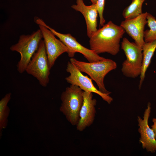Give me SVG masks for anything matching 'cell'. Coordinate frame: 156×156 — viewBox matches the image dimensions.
Segmentation results:
<instances>
[{
	"label": "cell",
	"instance_id": "6da1fadb",
	"mask_svg": "<svg viewBox=\"0 0 156 156\" xmlns=\"http://www.w3.org/2000/svg\"><path fill=\"white\" fill-rule=\"evenodd\" d=\"M125 32L120 25L109 21L89 38L90 49L98 55L106 53L115 55L120 51V41Z\"/></svg>",
	"mask_w": 156,
	"mask_h": 156
},
{
	"label": "cell",
	"instance_id": "7a4b0ae2",
	"mask_svg": "<svg viewBox=\"0 0 156 156\" xmlns=\"http://www.w3.org/2000/svg\"><path fill=\"white\" fill-rule=\"evenodd\" d=\"M70 62L81 72L85 73L89 75L96 83L100 91L108 95L111 93L106 89L104 81L106 75L117 68V65L115 61L106 58L102 61L87 62L72 57L70 59Z\"/></svg>",
	"mask_w": 156,
	"mask_h": 156
},
{
	"label": "cell",
	"instance_id": "3957f363",
	"mask_svg": "<svg viewBox=\"0 0 156 156\" xmlns=\"http://www.w3.org/2000/svg\"><path fill=\"white\" fill-rule=\"evenodd\" d=\"M83 91L77 86L71 85L62 93L60 111L73 126L79 120V113L83 101Z\"/></svg>",
	"mask_w": 156,
	"mask_h": 156
},
{
	"label": "cell",
	"instance_id": "277c9868",
	"mask_svg": "<svg viewBox=\"0 0 156 156\" xmlns=\"http://www.w3.org/2000/svg\"><path fill=\"white\" fill-rule=\"evenodd\" d=\"M42 38V32L39 29L30 35L20 36L18 42L10 47L11 51H16L20 54L21 59L17 65V70L20 73L25 71Z\"/></svg>",
	"mask_w": 156,
	"mask_h": 156
},
{
	"label": "cell",
	"instance_id": "5b68a950",
	"mask_svg": "<svg viewBox=\"0 0 156 156\" xmlns=\"http://www.w3.org/2000/svg\"><path fill=\"white\" fill-rule=\"evenodd\" d=\"M121 48L126 56V59L122 64L121 70L123 74L132 78L140 76L143 61L142 48L126 38H123Z\"/></svg>",
	"mask_w": 156,
	"mask_h": 156
},
{
	"label": "cell",
	"instance_id": "8992f818",
	"mask_svg": "<svg viewBox=\"0 0 156 156\" xmlns=\"http://www.w3.org/2000/svg\"><path fill=\"white\" fill-rule=\"evenodd\" d=\"M50 70L44 42L42 40L25 71L36 78L41 86L46 87L49 82Z\"/></svg>",
	"mask_w": 156,
	"mask_h": 156
},
{
	"label": "cell",
	"instance_id": "52a82bcc",
	"mask_svg": "<svg viewBox=\"0 0 156 156\" xmlns=\"http://www.w3.org/2000/svg\"><path fill=\"white\" fill-rule=\"evenodd\" d=\"M34 20L37 24H41L46 27L66 46L68 49L67 53L69 57H73L75 53L78 52L82 54L89 62H96L106 59L83 46L70 34H64L57 32L47 25L42 19L38 17H35Z\"/></svg>",
	"mask_w": 156,
	"mask_h": 156
},
{
	"label": "cell",
	"instance_id": "ba28073f",
	"mask_svg": "<svg viewBox=\"0 0 156 156\" xmlns=\"http://www.w3.org/2000/svg\"><path fill=\"white\" fill-rule=\"evenodd\" d=\"M70 75L65 78V80L71 85L77 86L84 91L94 93L100 96L105 101L110 104L113 98L108 95L101 92L94 86L92 79L82 72L70 61L68 62L66 69Z\"/></svg>",
	"mask_w": 156,
	"mask_h": 156
},
{
	"label": "cell",
	"instance_id": "9c48e42d",
	"mask_svg": "<svg viewBox=\"0 0 156 156\" xmlns=\"http://www.w3.org/2000/svg\"><path fill=\"white\" fill-rule=\"evenodd\" d=\"M44 43L49 65L50 69L54 65L57 58L61 54L67 52L66 46L59 39L56 38L55 35L44 25L39 24Z\"/></svg>",
	"mask_w": 156,
	"mask_h": 156
},
{
	"label": "cell",
	"instance_id": "30bf717a",
	"mask_svg": "<svg viewBox=\"0 0 156 156\" xmlns=\"http://www.w3.org/2000/svg\"><path fill=\"white\" fill-rule=\"evenodd\" d=\"M151 104L148 102L142 119L138 116V131L140 135L139 141L143 149L147 152L154 153L156 151V139L153 131L148 125V121L151 112Z\"/></svg>",
	"mask_w": 156,
	"mask_h": 156
},
{
	"label": "cell",
	"instance_id": "8fae6325",
	"mask_svg": "<svg viewBox=\"0 0 156 156\" xmlns=\"http://www.w3.org/2000/svg\"><path fill=\"white\" fill-rule=\"evenodd\" d=\"M147 12L142 13L138 16L131 19H125L120 26L134 40L138 46L142 48L145 43L144 29L147 24Z\"/></svg>",
	"mask_w": 156,
	"mask_h": 156
},
{
	"label": "cell",
	"instance_id": "7c38bea8",
	"mask_svg": "<svg viewBox=\"0 0 156 156\" xmlns=\"http://www.w3.org/2000/svg\"><path fill=\"white\" fill-rule=\"evenodd\" d=\"M83 101L79 113V120L76 126L80 131L90 126L94 120L96 111V100L93 98L92 93L83 91Z\"/></svg>",
	"mask_w": 156,
	"mask_h": 156
},
{
	"label": "cell",
	"instance_id": "4fadbf2b",
	"mask_svg": "<svg viewBox=\"0 0 156 156\" xmlns=\"http://www.w3.org/2000/svg\"><path fill=\"white\" fill-rule=\"evenodd\" d=\"M76 4L73 5L71 7L80 12L83 15L86 23L87 35L90 38L98 29V12L96 4L87 5L84 4L83 0H76Z\"/></svg>",
	"mask_w": 156,
	"mask_h": 156
},
{
	"label": "cell",
	"instance_id": "5bb4252c",
	"mask_svg": "<svg viewBox=\"0 0 156 156\" xmlns=\"http://www.w3.org/2000/svg\"><path fill=\"white\" fill-rule=\"evenodd\" d=\"M143 61L138 87L141 89L145 76L146 71L151 62L156 49V40L145 42L142 48Z\"/></svg>",
	"mask_w": 156,
	"mask_h": 156
},
{
	"label": "cell",
	"instance_id": "9a60e30c",
	"mask_svg": "<svg viewBox=\"0 0 156 156\" xmlns=\"http://www.w3.org/2000/svg\"><path fill=\"white\" fill-rule=\"evenodd\" d=\"M12 94L10 92L6 94L0 101V137L2 136V130L5 128L8 122L10 109L7 104L11 98Z\"/></svg>",
	"mask_w": 156,
	"mask_h": 156
},
{
	"label": "cell",
	"instance_id": "2e32d148",
	"mask_svg": "<svg viewBox=\"0 0 156 156\" xmlns=\"http://www.w3.org/2000/svg\"><path fill=\"white\" fill-rule=\"evenodd\" d=\"M146 0H132L131 3L122 12L125 19H131L142 14V6Z\"/></svg>",
	"mask_w": 156,
	"mask_h": 156
},
{
	"label": "cell",
	"instance_id": "e0dca14e",
	"mask_svg": "<svg viewBox=\"0 0 156 156\" xmlns=\"http://www.w3.org/2000/svg\"><path fill=\"white\" fill-rule=\"evenodd\" d=\"M146 18L147 24L149 29L144 31V40L146 42L156 40V19L153 15L148 12Z\"/></svg>",
	"mask_w": 156,
	"mask_h": 156
},
{
	"label": "cell",
	"instance_id": "ac0fdd59",
	"mask_svg": "<svg viewBox=\"0 0 156 156\" xmlns=\"http://www.w3.org/2000/svg\"><path fill=\"white\" fill-rule=\"evenodd\" d=\"M105 0H97L96 3L97 8L100 18L99 25L102 27L105 23V20L103 16Z\"/></svg>",
	"mask_w": 156,
	"mask_h": 156
},
{
	"label": "cell",
	"instance_id": "d6986e66",
	"mask_svg": "<svg viewBox=\"0 0 156 156\" xmlns=\"http://www.w3.org/2000/svg\"><path fill=\"white\" fill-rule=\"evenodd\" d=\"M152 122H153V124L151 126V128L154 131L155 134V139H156V118L153 119Z\"/></svg>",
	"mask_w": 156,
	"mask_h": 156
},
{
	"label": "cell",
	"instance_id": "ffe728a7",
	"mask_svg": "<svg viewBox=\"0 0 156 156\" xmlns=\"http://www.w3.org/2000/svg\"><path fill=\"white\" fill-rule=\"evenodd\" d=\"M91 3L93 4H96L97 0H90Z\"/></svg>",
	"mask_w": 156,
	"mask_h": 156
}]
</instances>
